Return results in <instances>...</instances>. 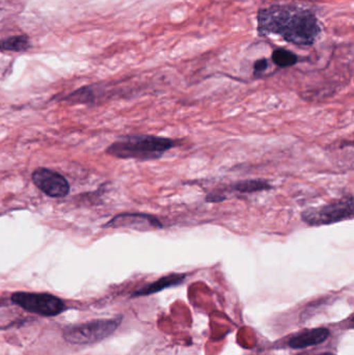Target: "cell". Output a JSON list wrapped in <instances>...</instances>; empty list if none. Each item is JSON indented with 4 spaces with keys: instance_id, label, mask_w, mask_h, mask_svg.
I'll return each mask as SVG.
<instances>
[{
    "instance_id": "5b68a950",
    "label": "cell",
    "mask_w": 354,
    "mask_h": 355,
    "mask_svg": "<svg viewBox=\"0 0 354 355\" xmlns=\"http://www.w3.org/2000/svg\"><path fill=\"white\" fill-rule=\"evenodd\" d=\"M10 300L23 310L39 316H57L66 310V304L60 298L48 293L16 292Z\"/></svg>"
},
{
    "instance_id": "3957f363",
    "label": "cell",
    "mask_w": 354,
    "mask_h": 355,
    "mask_svg": "<svg viewBox=\"0 0 354 355\" xmlns=\"http://www.w3.org/2000/svg\"><path fill=\"white\" fill-rule=\"evenodd\" d=\"M353 196L349 194L324 206L303 211L301 219L310 227H321L349 220L353 218Z\"/></svg>"
},
{
    "instance_id": "4fadbf2b",
    "label": "cell",
    "mask_w": 354,
    "mask_h": 355,
    "mask_svg": "<svg viewBox=\"0 0 354 355\" xmlns=\"http://www.w3.org/2000/svg\"><path fill=\"white\" fill-rule=\"evenodd\" d=\"M67 100L76 102V103H78V102L87 103V102L93 101V92H91V89H89V87H83V89H78V91L71 94V95L67 98Z\"/></svg>"
},
{
    "instance_id": "52a82bcc",
    "label": "cell",
    "mask_w": 354,
    "mask_h": 355,
    "mask_svg": "<svg viewBox=\"0 0 354 355\" xmlns=\"http://www.w3.org/2000/svg\"><path fill=\"white\" fill-rule=\"evenodd\" d=\"M104 227H130V229L139 230V231H149V230H160L163 227L159 218L154 215L145 214V213H122L116 215L112 220L108 221Z\"/></svg>"
},
{
    "instance_id": "7c38bea8",
    "label": "cell",
    "mask_w": 354,
    "mask_h": 355,
    "mask_svg": "<svg viewBox=\"0 0 354 355\" xmlns=\"http://www.w3.org/2000/svg\"><path fill=\"white\" fill-rule=\"evenodd\" d=\"M272 60L280 68H289L299 62V56L284 48H278L272 52Z\"/></svg>"
},
{
    "instance_id": "7a4b0ae2",
    "label": "cell",
    "mask_w": 354,
    "mask_h": 355,
    "mask_svg": "<svg viewBox=\"0 0 354 355\" xmlns=\"http://www.w3.org/2000/svg\"><path fill=\"white\" fill-rule=\"evenodd\" d=\"M174 139L154 135H134L121 137L106 150V153L118 159L139 162L160 159L166 152L177 147Z\"/></svg>"
},
{
    "instance_id": "277c9868",
    "label": "cell",
    "mask_w": 354,
    "mask_h": 355,
    "mask_svg": "<svg viewBox=\"0 0 354 355\" xmlns=\"http://www.w3.org/2000/svg\"><path fill=\"white\" fill-rule=\"evenodd\" d=\"M122 317L99 319L83 324L74 325L64 331V338L73 345H89L97 343L112 336L120 327Z\"/></svg>"
},
{
    "instance_id": "5bb4252c",
    "label": "cell",
    "mask_w": 354,
    "mask_h": 355,
    "mask_svg": "<svg viewBox=\"0 0 354 355\" xmlns=\"http://www.w3.org/2000/svg\"><path fill=\"white\" fill-rule=\"evenodd\" d=\"M269 62L266 58H260L254 64V74L259 75L267 70Z\"/></svg>"
},
{
    "instance_id": "ba28073f",
    "label": "cell",
    "mask_w": 354,
    "mask_h": 355,
    "mask_svg": "<svg viewBox=\"0 0 354 355\" xmlns=\"http://www.w3.org/2000/svg\"><path fill=\"white\" fill-rule=\"evenodd\" d=\"M328 337H330V331L324 327L308 329L294 336L289 342V346L293 349H303L311 346L319 345Z\"/></svg>"
},
{
    "instance_id": "8992f818",
    "label": "cell",
    "mask_w": 354,
    "mask_h": 355,
    "mask_svg": "<svg viewBox=\"0 0 354 355\" xmlns=\"http://www.w3.org/2000/svg\"><path fill=\"white\" fill-rule=\"evenodd\" d=\"M33 182L46 196L51 198H64L70 192L66 178L49 168H37L33 173Z\"/></svg>"
},
{
    "instance_id": "30bf717a",
    "label": "cell",
    "mask_w": 354,
    "mask_h": 355,
    "mask_svg": "<svg viewBox=\"0 0 354 355\" xmlns=\"http://www.w3.org/2000/svg\"><path fill=\"white\" fill-rule=\"evenodd\" d=\"M272 184L268 183L265 180H243L236 182L229 186L228 190H232L235 193H255V192L265 191L272 189Z\"/></svg>"
},
{
    "instance_id": "9c48e42d",
    "label": "cell",
    "mask_w": 354,
    "mask_h": 355,
    "mask_svg": "<svg viewBox=\"0 0 354 355\" xmlns=\"http://www.w3.org/2000/svg\"><path fill=\"white\" fill-rule=\"evenodd\" d=\"M186 279V275L182 273H172V275H166V277H160L154 283L145 286L141 289L137 290L133 296H147L151 294L158 293L162 290L168 289V288L176 287L181 285Z\"/></svg>"
},
{
    "instance_id": "6da1fadb",
    "label": "cell",
    "mask_w": 354,
    "mask_h": 355,
    "mask_svg": "<svg viewBox=\"0 0 354 355\" xmlns=\"http://www.w3.org/2000/svg\"><path fill=\"white\" fill-rule=\"evenodd\" d=\"M257 22L260 37L280 35L293 45H314L321 33L315 12L297 4H274L260 8Z\"/></svg>"
},
{
    "instance_id": "8fae6325",
    "label": "cell",
    "mask_w": 354,
    "mask_h": 355,
    "mask_svg": "<svg viewBox=\"0 0 354 355\" xmlns=\"http://www.w3.org/2000/svg\"><path fill=\"white\" fill-rule=\"evenodd\" d=\"M30 47L29 37L25 35H12L6 39L0 40V50L2 51L24 52Z\"/></svg>"
}]
</instances>
